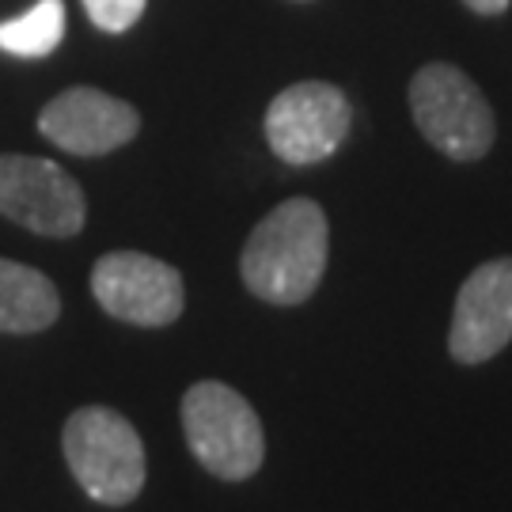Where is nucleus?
Listing matches in <instances>:
<instances>
[{"mask_svg":"<svg viewBox=\"0 0 512 512\" xmlns=\"http://www.w3.org/2000/svg\"><path fill=\"white\" fill-rule=\"evenodd\" d=\"M327 217L311 198H289L255 224L239 274L258 300L304 304L327 270Z\"/></svg>","mask_w":512,"mask_h":512,"instance_id":"f257e3e1","label":"nucleus"},{"mask_svg":"<svg viewBox=\"0 0 512 512\" xmlns=\"http://www.w3.org/2000/svg\"><path fill=\"white\" fill-rule=\"evenodd\" d=\"M65 463L99 505H129L145 486L141 433L110 406H80L61 433Z\"/></svg>","mask_w":512,"mask_h":512,"instance_id":"f03ea898","label":"nucleus"},{"mask_svg":"<svg viewBox=\"0 0 512 512\" xmlns=\"http://www.w3.org/2000/svg\"><path fill=\"white\" fill-rule=\"evenodd\" d=\"M183 433L194 459L224 482L251 478L266 456V437L255 406L217 380H202L186 391Z\"/></svg>","mask_w":512,"mask_h":512,"instance_id":"7ed1b4c3","label":"nucleus"},{"mask_svg":"<svg viewBox=\"0 0 512 512\" xmlns=\"http://www.w3.org/2000/svg\"><path fill=\"white\" fill-rule=\"evenodd\" d=\"M410 110L425 141L452 160H482L494 145V110L475 80L433 61L410 80Z\"/></svg>","mask_w":512,"mask_h":512,"instance_id":"20e7f679","label":"nucleus"},{"mask_svg":"<svg viewBox=\"0 0 512 512\" xmlns=\"http://www.w3.org/2000/svg\"><path fill=\"white\" fill-rule=\"evenodd\" d=\"M353 107L342 88L323 80H300L277 95L266 110V141L277 160L293 167L319 164L346 141Z\"/></svg>","mask_w":512,"mask_h":512,"instance_id":"39448f33","label":"nucleus"},{"mask_svg":"<svg viewBox=\"0 0 512 512\" xmlns=\"http://www.w3.org/2000/svg\"><path fill=\"white\" fill-rule=\"evenodd\" d=\"M0 217L38 236L69 239L84 228L88 202L80 183L54 160L0 156Z\"/></svg>","mask_w":512,"mask_h":512,"instance_id":"423d86ee","label":"nucleus"},{"mask_svg":"<svg viewBox=\"0 0 512 512\" xmlns=\"http://www.w3.org/2000/svg\"><path fill=\"white\" fill-rule=\"evenodd\" d=\"M92 293L107 315L133 327H167L183 315L186 304L179 270L141 251L99 258L92 270Z\"/></svg>","mask_w":512,"mask_h":512,"instance_id":"0eeeda50","label":"nucleus"},{"mask_svg":"<svg viewBox=\"0 0 512 512\" xmlns=\"http://www.w3.org/2000/svg\"><path fill=\"white\" fill-rule=\"evenodd\" d=\"M512 342V258L482 262L463 281L448 330V353L482 365Z\"/></svg>","mask_w":512,"mask_h":512,"instance_id":"6e6552de","label":"nucleus"},{"mask_svg":"<svg viewBox=\"0 0 512 512\" xmlns=\"http://www.w3.org/2000/svg\"><path fill=\"white\" fill-rule=\"evenodd\" d=\"M38 129L46 141L73 156H107L137 137L141 114L126 99H114L99 88H69L42 107Z\"/></svg>","mask_w":512,"mask_h":512,"instance_id":"1a4fd4ad","label":"nucleus"},{"mask_svg":"<svg viewBox=\"0 0 512 512\" xmlns=\"http://www.w3.org/2000/svg\"><path fill=\"white\" fill-rule=\"evenodd\" d=\"M61 315L54 281L12 258H0V330L4 334H38Z\"/></svg>","mask_w":512,"mask_h":512,"instance_id":"9d476101","label":"nucleus"},{"mask_svg":"<svg viewBox=\"0 0 512 512\" xmlns=\"http://www.w3.org/2000/svg\"><path fill=\"white\" fill-rule=\"evenodd\" d=\"M65 38V0H38L31 12L0 23V50L12 57H46Z\"/></svg>","mask_w":512,"mask_h":512,"instance_id":"9b49d317","label":"nucleus"},{"mask_svg":"<svg viewBox=\"0 0 512 512\" xmlns=\"http://www.w3.org/2000/svg\"><path fill=\"white\" fill-rule=\"evenodd\" d=\"M84 8H88V16H92L99 31L122 35V31H129L141 19L145 0H84Z\"/></svg>","mask_w":512,"mask_h":512,"instance_id":"f8f14e48","label":"nucleus"},{"mask_svg":"<svg viewBox=\"0 0 512 512\" xmlns=\"http://www.w3.org/2000/svg\"><path fill=\"white\" fill-rule=\"evenodd\" d=\"M471 12H478V16H501L505 8H509V0H463Z\"/></svg>","mask_w":512,"mask_h":512,"instance_id":"ddd939ff","label":"nucleus"}]
</instances>
